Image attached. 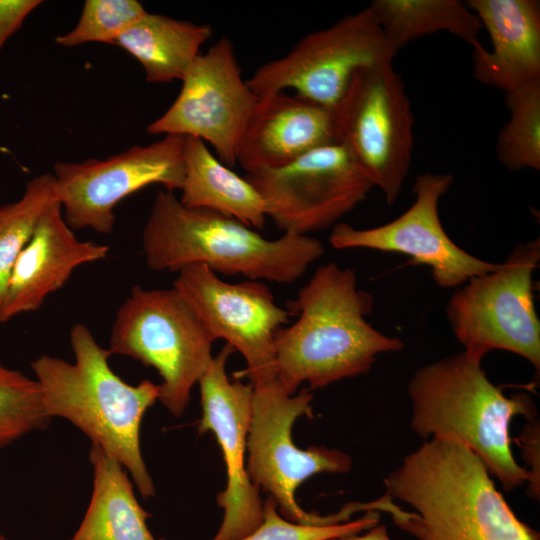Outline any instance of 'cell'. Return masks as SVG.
I'll return each mask as SVG.
<instances>
[{
	"label": "cell",
	"instance_id": "6da1fadb",
	"mask_svg": "<svg viewBox=\"0 0 540 540\" xmlns=\"http://www.w3.org/2000/svg\"><path fill=\"white\" fill-rule=\"evenodd\" d=\"M386 494L366 502L418 540H540L514 514L480 458L433 437L384 479Z\"/></svg>",
	"mask_w": 540,
	"mask_h": 540
},
{
	"label": "cell",
	"instance_id": "7a4b0ae2",
	"mask_svg": "<svg viewBox=\"0 0 540 540\" xmlns=\"http://www.w3.org/2000/svg\"><path fill=\"white\" fill-rule=\"evenodd\" d=\"M372 295L357 287L355 271L329 262L316 269L286 310L296 320L282 327L274 340L276 380L295 394L366 374L381 353L397 352L404 342L375 329L365 316Z\"/></svg>",
	"mask_w": 540,
	"mask_h": 540
},
{
	"label": "cell",
	"instance_id": "3957f363",
	"mask_svg": "<svg viewBox=\"0 0 540 540\" xmlns=\"http://www.w3.org/2000/svg\"><path fill=\"white\" fill-rule=\"evenodd\" d=\"M69 337L74 362L42 355L31 363L45 413L72 423L131 474L144 498L154 496L140 429L145 412L159 399V384L145 379L131 385L122 380L109 364L110 351L99 345L86 325L74 324Z\"/></svg>",
	"mask_w": 540,
	"mask_h": 540
},
{
	"label": "cell",
	"instance_id": "277c9868",
	"mask_svg": "<svg viewBox=\"0 0 540 540\" xmlns=\"http://www.w3.org/2000/svg\"><path fill=\"white\" fill-rule=\"evenodd\" d=\"M145 261L153 271L178 272L203 264L216 274L290 284L324 253L309 235L283 233L268 239L232 217L183 205L159 190L142 232Z\"/></svg>",
	"mask_w": 540,
	"mask_h": 540
},
{
	"label": "cell",
	"instance_id": "5b68a950",
	"mask_svg": "<svg viewBox=\"0 0 540 540\" xmlns=\"http://www.w3.org/2000/svg\"><path fill=\"white\" fill-rule=\"evenodd\" d=\"M465 351L416 370L408 383L411 427L420 437L455 440L474 452L506 491L529 482L511 451L513 418L534 421L536 409L523 393L507 397Z\"/></svg>",
	"mask_w": 540,
	"mask_h": 540
},
{
	"label": "cell",
	"instance_id": "8992f818",
	"mask_svg": "<svg viewBox=\"0 0 540 540\" xmlns=\"http://www.w3.org/2000/svg\"><path fill=\"white\" fill-rule=\"evenodd\" d=\"M213 338L174 288L135 285L111 328V355L135 359L160 375L159 401L175 417L185 412L191 391L210 365Z\"/></svg>",
	"mask_w": 540,
	"mask_h": 540
},
{
	"label": "cell",
	"instance_id": "52a82bcc",
	"mask_svg": "<svg viewBox=\"0 0 540 540\" xmlns=\"http://www.w3.org/2000/svg\"><path fill=\"white\" fill-rule=\"evenodd\" d=\"M253 386L252 414L247 437L246 469L251 482L267 491L280 514L305 525L339 524L350 520L355 511L350 503L326 516L307 512L295 499L297 488L319 473H346L351 457L335 448L294 444L292 427L299 417H313L309 388L288 394L278 381Z\"/></svg>",
	"mask_w": 540,
	"mask_h": 540
},
{
	"label": "cell",
	"instance_id": "ba28073f",
	"mask_svg": "<svg viewBox=\"0 0 540 540\" xmlns=\"http://www.w3.org/2000/svg\"><path fill=\"white\" fill-rule=\"evenodd\" d=\"M539 261V238L520 243L496 269L472 277L450 297L447 320L467 354L482 360L492 350H506L539 373L540 321L532 285Z\"/></svg>",
	"mask_w": 540,
	"mask_h": 540
},
{
	"label": "cell",
	"instance_id": "9c48e42d",
	"mask_svg": "<svg viewBox=\"0 0 540 540\" xmlns=\"http://www.w3.org/2000/svg\"><path fill=\"white\" fill-rule=\"evenodd\" d=\"M396 53L367 6L304 36L286 55L264 63L246 81L258 98L292 89L334 108L358 70L392 64Z\"/></svg>",
	"mask_w": 540,
	"mask_h": 540
},
{
	"label": "cell",
	"instance_id": "30bf717a",
	"mask_svg": "<svg viewBox=\"0 0 540 540\" xmlns=\"http://www.w3.org/2000/svg\"><path fill=\"white\" fill-rule=\"evenodd\" d=\"M333 110L339 142L393 204L409 173L414 142L413 114L401 76L392 64L360 69Z\"/></svg>",
	"mask_w": 540,
	"mask_h": 540
},
{
	"label": "cell",
	"instance_id": "8fae6325",
	"mask_svg": "<svg viewBox=\"0 0 540 540\" xmlns=\"http://www.w3.org/2000/svg\"><path fill=\"white\" fill-rule=\"evenodd\" d=\"M283 233L309 235L336 225L374 187L344 143L316 148L292 163L244 176Z\"/></svg>",
	"mask_w": 540,
	"mask_h": 540
},
{
	"label": "cell",
	"instance_id": "7c38bea8",
	"mask_svg": "<svg viewBox=\"0 0 540 540\" xmlns=\"http://www.w3.org/2000/svg\"><path fill=\"white\" fill-rule=\"evenodd\" d=\"M184 143L185 136L164 135L106 159L57 162L53 176L68 226L109 234L115 224L114 208L124 198L151 184L169 192L181 190Z\"/></svg>",
	"mask_w": 540,
	"mask_h": 540
},
{
	"label": "cell",
	"instance_id": "4fadbf2b",
	"mask_svg": "<svg viewBox=\"0 0 540 540\" xmlns=\"http://www.w3.org/2000/svg\"><path fill=\"white\" fill-rule=\"evenodd\" d=\"M181 82L174 102L147 132L199 138L214 148L222 163L234 167L258 97L242 77L232 41L223 36L201 53Z\"/></svg>",
	"mask_w": 540,
	"mask_h": 540
},
{
	"label": "cell",
	"instance_id": "5bb4252c",
	"mask_svg": "<svg viewBox=\"0 0 540 540\" xmlns=\"http://www.w3.org/2000/svg\"><path fill=\"white\" fill-rule=\"evenodd\" d=\"M173 287L199 316L213 340L223 339L246 362L240 375L251 385L276 379L274 340L290 313L258 280L230 283L203 264L178 271Z\"/></svg>",
	"mask_w": 540,
	"mask_h": 540
},
{
	"label": "cell",
	"instance_id": "9a60e30c",
	"mask_svg": "<svg viewBox=\"0 0 540 540\" xmlns=\"http://www.w3.org/2000/svg\"><path fill=\"white\" fill-rule=\"evenodd\" d=\"M451 174L423 173L412 186L413 204L398 218L381 226L357 229L334 225L329 242L335 249L367 248L410 256L431 269L442 288H455L472 277L496 269L500 263L479 259L454 243L439 218L441 197L450 189Z\"/></svg>",
	"mask_w": 540,
	"mask_h": 540
},
{
	"label": "cell",
	"instance_id": "2e32d148",
	"mask_svg": "<svg viewBox=\"0 0 540 540\" xmlns=\"http://www.w3.org/2000/svg\"><path fill=\"white\" fill-rule=\"evenodd\" d=\"M234 351L225 344L198 382L202 405L198 432L215 436L227 473L226 488L217 496L218 506L224 510L223 519L211 540H239L263 520V501L246 469L253 386L228 378L226 363Z\"/></svg>",
	"mask_w": 540,
	"mask_h": 540
},
{
	"label": "cell",
	"instance_id": "e0dca14e",
	"mask_svg": "<svg viewBox=\"0 0 540 540\" xmlns=\"http://www.w3.org/2000/svg\"><path fill=\"white\" fill-rule=\"evenodd\" d=\"M339 143L334 110L285 92L258 98L236 152L246 173L286 166L306 153Z\"/></svg>",
	"mask_w": 540,
	"mask_h": 540
},
{
	"label": "cell",
	"instance_id": "ac0fdd59",
	"mask_svg": "<svg viewBox=\"0 0 540 540\" xmlns=\"http://www.w3.org/2000/svg\"><path fill=\"white\" fill-rule=\"evenodd\" d=\"M109 247L79 240L66 223L59 201L39 218L11 271L1 323L38 310L46 298L61 289L75 269L105 259Z\"/></svg>",
	"mask_w": 540,
	"mask_h": 540
},
{
	"label": "cell",
	"instance_id": "d6986e66",
	"mask_svg": "<svg viewBox=\"0 0 540 540\" xmlns=\"http://www.w3.org/2000/svg\"><path fill=\"white\" fill-rule=\"evenodd\" d=\"M489 34L492 49L473 50V74L504 92L540 80V2L469 0Z\"/></svg>",
	"mask_w": 540,
	"mask_h": 540
},
{
	"label": "cell",
	"instance_id": "ffe728a7",
	"mask_svg": "<svg viewBox=\"0 0 540 540\" xmlns=\"http://www.w3.org/2000/svg\"><path fill=\"white\" fill-rule=\"evenodd\" d=\"M184 181L180 202L232 217L253 229L266 223L264 201L256 188L215 156L199 138L185 137Z\"/></svg>",
	"mask_w": 540,
	"mask_h": 540
},
{
	"label": "cell",
	"instance_id": "44dd1931",
	"mask_svg": "<svg viewBox=\"0 0 540 540\" xmlns=\"http://www.w3.org/2000/svg\"><path fill=\"white\" fill-rule=\"evenodd\" d=\"M89 460L93 468L91 499L68 540H166L156 539L150 532V514L137 501L127 470L93 444Z\"/></svg>",
	"mask_w": 540,
	"mask_h": 540
},
{
	"label": "cell",
	"instance_id": "7402d4cb",
	"mask_svg": "<svg viewBox=\"0 0 540 540\" xmlns=\"http://www.w3.org/2000/svg\"><path fill=\"white\" fill-rule=\"evenodd\" d=\"M209 24L146 12L115 42L143 67L149 83L182 80L211 37Z\"/></svg>",
	"mask_w": 540,
	"mask_h": 540
},
{
	"label": "cell",
	"instance_id": "603a6c76",
	"mask_svg": "<svg viewBox=\"0 0 540 540\" xmlns=\"http://www.w3.org/2000/svg\"><path fill=\"white\" fill-rule=\"evenodd\" d=\"M368 7L389 42L398 51L409 42L444 31L471 45L479 39L482 25L478 17L459 0H374Z\"/></svg>",
	"mask_w": 540,
	"mask_h": 540
},
{
	"label": "cell",
	"instance_id": "cb8c5ba5",
	"mask_svg": "<svg viewBox=\"0 0 540 540\" xmlns=\"http://www.w3.org/2000/svg\"><path fill=\"white\" fill-rule=\"evenodd\" d=\"M58 200L55 178L45 173L29 180L22 197L0 206V324L13 266L44 213Z\"/></svg>",
	"mask_w": 540,
	"mask_h": 540
},
{
	"label": "cell",
	"instance_id": "d4e9b609",
	"mask_svg": "<svg viewBox=\"0 0 540 540\" xmlns=\"http://www.w3.org/2000/svg\"><path fill=\"white\" fill-rule=\"evenodd\" d=\"M510 112L498 135L496 153L511 171L540 170V80L505 92Z\"/></svg>",
	"mask_w": 540,
	"mask_h": 540
},
{
	"label": "cell",
	"instance_id": "484cf974",
	"mask_svg": "<svg viewBox=\"0 0 540 540\" xmlns=\"http://www.w3.org/2000/svg\"><path fill=\"white\" fill-rule=\"evenodd\" d=\"M50 420L38 382L0 363V448L44 429Z\"/></svg>",
	"mask_w": 540,
	"mask_h": 540
},
{
	"label": "cell",
	"instance_id": "4316f807",
	"mask_svg": "<svg viewBox=\"0 0 540 540\" xmlns=\"http://www.w3.org/2000/svg\"><path fill=\"white\" fill-rule=\"evenodd\" d=\"M146 12L136 0H86L76 26L55 41L63 47L90 42L115 44Z\"/></svg>",
	"mask_w": 540,
	"mask_h": 540
},
{
	"label": "cell",
	"instance_id": "83f0119b",
	"mask_svg": "<svg viewBox=\"0 0 540 540\" xmlns=\"http://www.w3.org/2000/svg\"><path fill=\"white\" fill-rule=\"evenodd\" d=\"M377 511H366L356 519L339 524L305 525L284 518L275 500L269 496L263 502V520L250 534L239 540H331L368 530L379 523Z\"/></svg>",
	"mask_w": 540,
	"mask_h": 540
},
{
	"label": "cell",
	"instance_id": "f1b7e54d",
	"mask_svg": "<svg viewBox=\"0 0 540 540\" xmlns=\"http://www.w3.org/2000/svg\"><path fill=\"white\" fill-rule=\"evenodd\" d=\"M518 444L523 450V456L528 464V472L530 474V480L528 485V496L539 500L540 495V464H539V450H540V429L539 422L536 420L530 421L527 424L519 438Z\"/></svg>",
	"mask_w": 540,
	"mask_h": 540
},
{
	"label": "cell",
	"instance_id": "f546056e",
	"mask_svg": "<svg viewBox=\"0 0 540 540\" xmlns=\"http://www.w3.org/2000/svg\"><path fill=\"white\" fill-rule=\"evenodd\" d=\"M41 4V0H0V49Z\"/></svg>",
	"mask_w": 540,
	"mask_h": 540
},
{
	"label": "cell",
	"instance_id": "4dcf8cb0",
	"mask_svg": "<svg viewBox=\"0 0 540 540\" xmlns=\"http://www.w3.org/2000/svg\"><path fill=\"white\" fill-rule=\"evenodd\" d=\"M331 540H390L387 529L384 525H375L368 529L363 535H352L347 537L335 538Z\"/></svg>",
	"mask_w": 540,
	"mask_h": 540
},
{
	"label": "cell",
	"instance_id": "1f68e13d",
	"mask_svg": "<svg viewBox=\"0 0 540 540\" xmlns=\"http://www.w3.org/2000/svg\"><path fill=\"white\" fill-rule=\"evenodd\" d=\"M0 540H6L3 536L0 535Z\"/></svg>",
	"mask_w": 540,
	"mask_h": 540
}]
</instances>
